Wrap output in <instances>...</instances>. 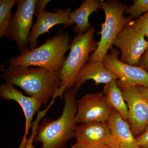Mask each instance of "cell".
Here are the masks:
<instances>
[{
  "instance_id": "9c48e42d",
  "label": "cell",
  "mask_w": 148,
  "mask_h": 148,
  "mask_svg": "<svg viewBox=\"0 0 148 148\" xmlns=\"http://www.w3.org/2000/svg\"><path fill=\"white\" fill-rule=\"evenodd\" d=\"M127 107V121L133 134L138 137L145 131L148 125V100L136 86H130L117 80Z\"/></svg>"
},
{
  "instance_id": "7a4b0ae2",
  "label": "cell",
  "mask_w": 148,
  "mask_h": 148,
  "mask_svg": "<svg viewBox=\"0 0 148 148\" xmlns=\"http://www.w3.org/2000/svg\"><path fill=\"white\" fill-rule=\"evenodd\" d=\"M77 93L73 88L66 90L61 116L56 119L44 118L37 127L34 144L41 143L40 148H66L67 143L75 138Z\"/></svg>"
},
{
  "instance_id": "7c38bea8",
  "label": "cell",
  "mask_w": 148,
  "mask_h": 148,
  "mask_svg": "<svg viewBox=\"0 0 148 148\" xmlns=\"http://www.w3.org/2000/svg\"><path fill=\"white\" fill-rule=\"evenodd\" d=\"M75 138L76 143L92 148L101 147L114 142L108 121L77 125Z\"/></svg>"
},
{
  "instance_id": "d4e9b609",
  "label": "cell",
  "mask_w": 148,
  "mask_h": 148,
  "mask_svg": "<svg viewBox=\"0 0 148 148\" xmlns=\"http://www.w3.org/2000/svg\"><path fill=\"white\" fill-rule=\"evenodd\" d=\"M27 140H28L27 137L23 136L21 143H20L18 148H25V146H26V144H27Z\"/></svg>"
},
{
  "instance_id": "8fae6325",
  "label": "cell",
  "mask_w": 148,
  "mask_h": 148,
  "mask_svg": "<svg viewBox=\"0 0 148 148\" xmlns=\"http://www.w3.org/2000/svg\"><path fill=\"white\" fill-rule=\"evenodd\" d=\"M110 50L102 61L105 67L117 75L118 80L124 84L148 88V72L141 66L123 63L118 58L119 51L113 48Z\"/></svg>"
},
{
  "instance_id": "ac0fdd59",
  "label": "cell",
  "mask_w": 148,
  "mask_h": 148,
  "mask_svg": "<svg viewBox=\"0 0 148 148\" xmlns=\"http://www.w3.org/2000/svg\"><path fill=\"white\" fill-rule=\"evenodd\" d=\"M17 3V0L0 1V37H5L12 14L11 10Z\"/></svg>"
},
{
  "instance_id": "d6986e66",
  "label": "cell",
  "mask_w": 148,
  "mask_h": 148,
  "mask_svg": "<svg viewBox=\"0 0 148 148\" xmlns=\"http://www.w3.org/2000/svg\"><path fill=\"white\" fill-rule=\"evenodd\" d=\"M133 3L127 7L125 13L132 18H139L144 13L148 12V0H134Z\"/></svg>"
},
{
  "instance_id": "5bb4252c",
  "label": "cell",
  "mask_w": 148,
  "mask_h": 148,
  "mask_svg": "<svg viewBox=\"0 0 148 148\" xmlns=\"http://www.w3.org/2000/svg\"><path fill=\"white\" fill-rule=\"evenodd\" d=\"M119 79L118 76L106 68L103 62H87L77 75L73 88L77 92L82 84L88 80H92L95 84L98 85L106 84Z\"/></svg>"
},
{
  "instance_id": "4fadbf2b",
  "label": "cell",
  "mask_w": 148,
  "mask_h": 148,
  "mask_svg": "<svg viewBox=\"0 0 148 148\" xmlns=\"http://www.w3.org/2000/svg\"><path fill=\"white\" fill-rule=\"evenodd\" d=\"M0 97L7 101H15L21 106L25 118V129L24 136L27 137L32 127L34 116L40 111L42 104L34 97L26 96L14 86L3 84L0 86Z\"/></svg>"
},
{
  "instance_id": "52a82bcc",
  "label": "cell",
  "mask_w": 148,
  "mask_h": 148,
  "mask_svg": "<svg viewBox=\"0 0 148 148\" xmlns=\"http://www.w3.org/2000/svg\"><path fill=\"white\" fill-rule=\"evenodd\" d=\"M145 37L143 32L131 22L127 24L113 44L120 50V61L130 66H139L140 59L148 48V41Z\"/></svg>"
},
{
  "instance_id": "484cf974",
  "label": "cell",
  "mask_w": 148,
  "mask_h": 148,
  "mask_svg": "<svg viewBox=\"0 0 148 148\" xmlns=\"http://www.w3.org/2000/svg\"><path fill=\"white\" fill-rule=\"evenodd\" d=\"M70 148H92L87 147V146L84 145L82 144H79V143H75L74 145L72 146Z\"/></svg>"
},
{
  "instance_id": "ba28073f",
  "label": "cell",
  "mask_w": 148,
  "mask_h": 148,
  "mask_svg": "<svg viewBox=\"0 0 148 148\" xmlns=\"http://www.w3.org/2000/svg\"><path fill=\"white\" fill-rule=\"evenodd\" d=\"M50 1V0H37L34 15L37 16V19L30 33L29 47L30 49L38 47V39L39 36L49 33V30L56 25L64 24L65 26L64 29L70 26L71 8H57L53 10L54 12L47 11L45 10L46 6Z\"/></svg>"
},
{
  "instance_id": "277c9868",
  "label": "cell",
  "mask_w": 148,
  "mask_h": 148,
  "mask_svg": "<svg viewBox=\"0 0 148 148\" xmlns=\"http://www.w3.org/2000/svg\"><path fill=\"white\" fill-rule=\"evenodd\" d=\"M95 32V29L91 27L85 34L76 35L71 41L70 53L59 73L61 86L52 99H63L66 90L73 86L79 72L98 47V42L94 38Z\"/></svg>"
},
{
  "instance_id": "f1b7e54d",
  "label": "cell",
  "mask_w": 148,
  "mask_h": 148,
  "mask_svg": "<svg viewBox=\"0 0 148 148\" xmlns=\"http://www.w3.org/2000/svg\"></svg>"
},
{
  "instance_id": "30bf717a",
  "label": "cell",
  "mask_w": 148,
  "mask_h": 148,
  "mask_svg": "<svg viewBox=\"0 0 148 148\" xmlns=\"http://www.w3.org/2000/svg\"><path fill=\"white\" fill-rule=\"evenodd\" d=\"M77 124L108 121L113 110L102 92L87 93L77 100Z\"/></svg>"
},
{
  "instance_id": "e0dca14e",
  "label": "cell",
  "mask_w": 148,
  "mask_h": 148,
  "mask_svg": "<svg viewBox=\"0 0 148 148\" xmlns=\"http://www.w3.org/2000/svg\"><path fill=\"white\" fill-rule=\"evenodd\" d=\"M117 80H114L105 84L103 93L109 106L127 121L128 109L122 92L118 85Z\"/></svg>"
},
{
  "instance_id": "ffe728a7",
  "label": "cell",
  "mask_w": 148,
  "mask_h": 148,
  "mask_svg": "<svg viewBox=\"0 0 148 148\" xmlns=\"http://www.w3.org/2000/svg\"><path fill=\"white\" fill-rule=\"evenodd\" d=\"M46 115L44 111H40L38 112V115L35 121L32 123V126L31 127L32 132L31 135L29 138H28V140L25 148H34L35 146L34 145V140L36 134L37 127L40 124V122L42 119L45 117Z\"/></svg>"
},
{
  "instance_id": "cb8c5ba5",
  "label": "cell",
  "mask_w": 148,
  "mask_h": 148,
  "mask_svg": "<svg viewBox=\"0 0 148 148\" xmlns=\"http://www.w3.org/2000/svg\"><path fill=\"white\" fill-rule=\"evenodd\" d=\"M136 87L140 92L148 100V88L141 86H137Z\"/></svg>"
},
{
  "instance_id": "2e32d148",
  "label": "cell",
  "mask_w": 148,
  "mask_h": 148,
  "mask_svg": "<svg viewBox=\"0 0 148 148\" xmlns=\"http://www.w3.org/2000/svg\"><path fill=\"white\" fill-rule=\"evenodd\" d=\"M102 0H85L75 10L71 12L70 14V25L74 24L73 32L77 35L83 34L89 30L91 24L88 18L90 14L97 11L101 8Z\"/></svg>"
},
{
  "instance_id": "6da1fadb",
  "label": "cell",
  "mask_w": 148,
  "mask_h": 148,
  "mask_svg": "<svg viewBox=\"0 0 148 148\" xmlns=\"http://www.w3.org/2000/svg\"><path fill=\"white\" fill-rule=\"evenodd\" d=\"M1 77L5 83L20 88L42 105L47 104L61 84L59 74L36 67L9 66L2 70Z\"/></svg>"
},
{
  "instance_id": "5b68a950",
  "label": "cell",
  "mask_w": 148,
  "mask_h": 148,
  "mask_svg": "<svg viewBox=\"0 0 148 148\" xmlns=\"http://www.w3.org/2000/svg\"><path fill=\"white\" fill-rule=\"evenodd\" d=\"M127 6L119 0H102L100 9L105 14V22L101 25V38L96 50L88 62H102L109 50L113 48L115 40L125 27L133 21V18L125 16Z\"/></svg>"
},
{
  "instance_id": "7402d4cb",
  "label": "cell",
  "mask_w": 148,
  "mask_h": 148,
  "mask_svg": "<svg viewBox=\"0 0 148 148\" xmlns=\"http://www.w3.org/2000/svg\"><path fill=\"white\" fill-rule=\"evenodd\" d=\"M136 139L140 147L148 148V125L143 134Z\"/></svg>"
},
{
  "instance_id": "44dd1931",
  "label": "cell",
  "mask_w": 148,
  "mask_h": 148,
  "mask_svg": "<svg viewBox=\"0 0 148 148\" xmlns=\"http://www.w3.org/2000/svg\"><path fill=\"white\" fill-rule=\"evenodd\" d=\"M132 25L143 32L148 40V12L131 21Z\"/></svg>"
},
{
  "instance_id": "603a6c76",
  "label": "cell",
  "mask_w": 148,
  "mask_h": 148,
  "mask_svg": "<svg viewBox=\"0 0 148 148\" xmlns=\"http://www.w3.org/2000/svg\"><path fill=\"white\" fill-rule=\"evenodd\" d=\"M139 66H141L148 72V48L140 59Z\"/></svg>"
},
{
  "instance_id": "8992f818",
  "label": "cell",
  "mask_w": 148,
  "mask_h": 148,
  "mask_svg": "<svg viewBox=\"0 0 148 148\" xmlns=\"http://www.w3.org/2000/svg\"><path fill=\"white\" fill-rule=\"evenodd\" d=\"M37 0H18L5 38L15 42L21 53L28 48Z\"/></svg>"
},
{
  "instance_id": "4316f807",
  "label": "cell",
  "mask_w": 148,
  "mask_h": 148,
  "mask_svg": "<svg viewBox=\"0 0 148 148\" xmlns=\"http://www.w3.org/2000/svg\"><path fill=\"white\" fill-rule=\"evenodd\" d=\"M98 148H116V145L114 143L108 145L104 146V147H101Z\"/></svg>"
},
{
  "instance_id": "3957f363",
  "label": "cell",
  "mask_w": 148,
  "mask_h": 148,
  "mask_svg": "<svg viewBox=\"0 0 148 148\" xmlns=\"http://www.w3.org/2000/svg\"><path fill=\"white\" fill-rule=\"evenodd\" d=\"M71 43L69 33L60 32L40 46L32 49L28 47L19 55L12 57L9 60V66L39 67L59 74Z\"/></svg>"
},
{
  "instance_id": "9a60e30c",
  "label": "cell",
  "mask_w": 148,
  "mask_h": 148,
  "mask_svg": "<svg viewBox=\"0 0 148 148\" xmlns=\"http://www.w3.org/2000/svg\"><path fill=\"white\" fill-rule=\"evenodd\" d=\"M116 148H140L129 123L112 110L108 121Z\"/></svg>"
},
{
  "instance_id": "83f0119b",
  "label": "cell",
  "mask_w": 148,
  "mask_h": 148,
  "mask_svg": "<svg viewBox=\"0 0 148 148\" xmlns=\"http://www.w3.org/2000/svg\"><path fill=\"white\" fill-rule=\"evenodd\" d=\"M140 148H147L140 147Z\"/></svg>"
}]
</instances>
